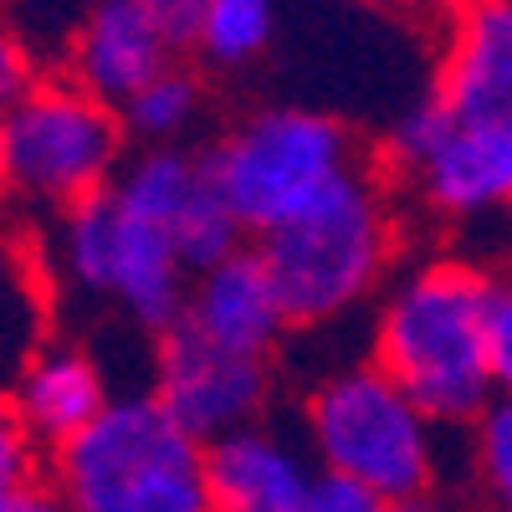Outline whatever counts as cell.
Segmentation results:
<instances>
[{
  "instance_id": "6da1fadb",
  "label": "cell",
  "mask_w": 512,
  "mask_h": 512,
  "mask_svg": "<svg viewBox=\"0 0 512 512\" xmlns=\"http://www.w3.org/2000/svg\"><path fill=\"white\" fill-rule=\"evenodd\" d=\"M492 292L497 262L466 246H420L364 313V359L451 436L472 431L502 395L492 364Z\"/></svg>"
},
{
  "instance_id": "7a4b0ae2",
  "label": "cell",
  "mask_w": 512,
  "mask_h": 512,
  "mask_svg": "<svg viewBox=\"0 0 512 512\" xmlns=\"http://www.w3.org/2000/svg\"><path fill=\"white\" fill-rule=\"evenodd\" d=\"M410 200L395 175L369 154L308 210L251 241L287 308L292 333H333L379 303L410 256Z\"/></svg>"
},
{
  "instance_id": "3957f363",
  "label": "cell",
  "mask_w": 512,
  "mask_h": 512,
  "mask_svg": "<svg viewBox=\"0 0 512 512\" xmlns=\"http://www.w3.org/2000/svg\"><path fill=\"white\" fill-rule=\"evenodd\" d=\"M292 425L323 472L349 477L384 502H415L456 492V446L379 364L338 359L318 369L297 395Z\"/></svg>"
},
{
  "instance_id": "277c9868",
  "label": "cell",
  "mask_w": 512,
  "mask_h": 512,
  "mask_svg": "<svg viewBox=\"0 0 512 512\" xmlns=\"http://www.w3.org/2000/svg\"><path fill=\"white\" fill-rule=\"evenodd\" d=\"M31 246L57 308L77 303L108 313L149 349L185 318L195 272L185 267L169 231L134 216L113 190L41 221Z\"/></svg>"
},
{
  "instance_id": "5b68a950",
  "label": "cell",
  "mask_w": 512,
  "mask_h": 512,
  "mask_svg": "<svg viewBox=\"0 0 512 512\" xmlns=\"http://www.w3.org/2000/svg\"><path fill=\"white\" fill-rule=\"evenodd\" d=\"M47 487L67 512H216L210 456L154 390H118L113 405L47 456Z\"/></svg>"
},
{
  "instance_id": "8992f818",
  "label": "cell",
  "mask_w": 512,
  "mask_h": 512,
  "mask_svg": "<svg viewBox=\"0 0 512 512\" xmlns=\"http://www.w3.org/2000/svg\"><path fill=\"white\" fill-rule=\"evenodd\" d=\"M200 149L251 241L308 210L374 154L338 113L308 103H256L221 123V134Z\"/></svg>"
},
{
  "instance_id": "52a82bcc",
  "label": "cell",
  "mask_w": 512,
  "mask_h": 512,
  "mask_svg": "<svg viewBox=\"0 0 512 512\" xmlns=\"http://www.w3.org/2000/svg\"><path fill=\"white\" fill-rule=\"evenodd\" d=\"M128 149L118 108L77 88L67 72H47L0 118V190L16 216L41 226L113 190Z\"/></svg>"
},
{
  "instance_id": "ba28073f",
  "label": "cell",
  "mask_w": 512,
  "mask_h": 512,
  "mask_svg": "<svg viewBox=\"0 0 512 512\" xmlns=\"http://www.w3.org/2000/svg\"><path fill=\"white\" fill-rule=\"evenodd\" d=\"M149 390L195 441L210 446L256 420H272L282 369L272 359L226 354L205 344L190 323H175L149 354Z\"/></svg>"
},
{
  "instance_id": "9c48e42d",
  "label": "cell",
  "mask_w": 512,
  "mask_h": 512,
  "mask_svg": "<svg viewBox=\"0 0 512 512\" xmlns=\"http://www.w3.org/2000/svg\"><path fill=\"white\" fill-rule=\"evenodd\" d=\"M431 98L456 128L512 139V0H466L451 16Z\"/></svg>"
},
{
  "instance_id": "30bf717a",
  "label": "cell",
  "mask_w": 512,
  "mask_h": 512,
  "mask_svg": "<svg viewBox=\"0 0 512 512\" xmlns=\"http://www.w3.org/2000/svg\"><path fill=\"white\" fill-rule=\"evenodd\" d=\"M216 512H313L323 466L292 420H256L205 446Z\"/></svg>"
},
{
  "instance_id": "8fae6325",
  "label": "cell",
  "mask_w": 512,
  "mask_h": 512,
  "mask_svg": "<svg viewBox=\"0 0 512 512\" xmlns=\"http://www.w3.org/2000/svg\"><path fill=\"white\" fill-rule=\"evenodd\" d=\"M113 395H118L113 369L82 333H52L6 390L21 425L47 456L88 431L113 405Z\"/></svg>"
},
{
  "instance_id": "7c38bea8",
  "label": "cell",
  "mask_w": 512,
  "mask_h": 512,
  "mask_svg": "<svg viewBox=\"0 0 512 512\" xmlns=\"http://www.w3.org/2000/svg\"><path fill=\"white\" fill-rule=\"evenodd\" d=\"M180 323H190L205 344H216L226 354L272 359V364L282 359L287 338H292L287 308H282L272 272L262 267L256 246L190 277V303H185Z\"/></svg>"
},
{
  "instance_id": "4fadbf2b",
  "label": "cell",
  "mask_w": 512,
  "mask_h": 512,
  "mask_svg": "<svg viewBox=\"0 0 512 512\" xmlns=\"http://www.w3.org/2000/svg\"><path fill=\"white\" fill-rule=\"evenodd\" d=\"M169 62L180 57L169 52V41L149 21L144 0H93L57 72H67L77 88H88L108 108H123Z\"/></svg>"
},
{
  "instance_id": "5bb4252c",
  "label": "cell",
  "mask_w": 512,
  "mask_h": 512,
  "mask_svg": "<svg viewBox=\"0 0 512 512\" xmlns=\"http://www.w3.org/2000/svg\"><path fill=\"white\" fill-rule=\"evenodd\" d=\"M52 287L41 272V256L31 241L0 231V395L16 384L31 354L52 338Z\"/></svg>"
},
{
  "instance_id": "9a60e30c",
  "label": "cell",
  "mask_w": 512,
  "mask_h": 512,
  "mask_svg": "<svg viewBox=\"0 0 512 512\" xmlns=\"http://www.w3.org/2000/svg\"><path fill=\"white\" fill-rule=\"evenodd\" d=\"M128 144L134 149H159V144H195V134L210 118V72L190 57L169 62L149 88H139L118 108Z\"/></svg>"
},
{
  "instance_id": "2e32d148",
  "label": "cell",
  "mask_w": 512,
  "mask_h": 512,
  "mask_svg": "<svg viewBox=\"0 0 512 512\" xmlns=\"http://www.w3.org/2000/svg\"><path fill=\"white\" fill-rule=\"evenodd\" d=\"M205 149L200 144H159V149H128L113 195L134 210V216L154 221L159 231L175 226V216L190 205V195L205 185Z\"/></svg>"
},
{
  "instance_id": "e0dca14e",
  "label": "cell",
  "mask_w": 512,
  "mask_h": 512,
  "mask_svg": "<svg viewBox=\"0 0 512 512\" xmlns=\"http://www.w3.org/2000/svg\"><path fill=\"white\" fill-rule=\"evenodd\" d=\"M456 497L466 512H512V390H502L456 446Z\"/></svg>"
},
{
  "instance_id": "ac0fdd59",
  "label": "cell",
  "mask_w": 512,
  "mask_h": 512,
  "mask_svg": "<svg viewBox=\"0 0 512 512\" xmlns=\"http://www.w3.org/2000/svg\"><path fill=\"white\" fill-rule=\"evenodd\" d=\"M277 0H210L195 57L210 77H241L272 52Z\"/></svg>"
},
{
  "instance_id": "d6986e66",
  "label": "cell",
  "mask_w": 512,
  "mask_h": 512,
  "mask_svg": "<svg viewBox=\"0 0 512 512\" xmlns=\"http://www.w3.org/2000/svg\"><path fill=\"white\" fill-rule=\"evenodd\" d=\"M88 6L93 0H11L6 21L31 41V52L57 72L67 47H72V36H77V26H82V16H88Z\"/></svg>"
},
{
  "instance_id": "ffe728a7",
  "label": "cell",
  "mask_w": 512,
  "mask_h": 512,
  "mask_svg": "<svg viewBox=\"0 0 512 512\" xmlns=\"http://www.w3.org/2000/svg\"><path fill=\"white\" fill-rule=\"evenodd\" d=\"M47 477V451L31 441L16 405L0 395V497H16Z\"/></svg>"
},
{
  "instance_id": "44dd1931",
  "label": "cell",
  "mask_w": 512,
  "mask_h": 512,
  "mask_svg": "<svg viewBox=\"0 0 512 512\" xmlns=\"http://www.w3.org/2000/svg\"><path fill=\"white\" fill-rule=\"evenodd\" d=\"M47 72H52V67L31 52V41H26L6 16H0V118H6Z\"/></svg>"
},
{
  "instance_id": "7402d4cb",
  "label": "cell",
  "mask_w": 512,
  "mask_h": 512,
  "mask_svg": "<svg viewBox=\"0 0 512 512\" xmlns=\"http://www.w3.org/2000/svg\"><path fill=\"white\" fill-rule=\"evenodd\" d=\"M205 6L210 0H144L149 21L159 26V36L169 41L175 57H195V41H200V26H205Z\"/></svg>"
},
{
  "instance_id": "603a6c76",
  "label": "cell",
  "mask_w": 512,
  "mask_h": 512,
  "mask_svg": "<svg viewBox=\"0 0 512 512\" xmlns=\"http://www.w3.org/2000/svg\"><path fill=\"white\" fill-rule=\"evenodd\" d=\"M492 364L497 384L512 390V256L497 262V292H492Z\"/></svg>"
},
{
  "instance_id": "cb8c5ba5",
  "label": "cell",
  "mask_w": 512,
  "mask_h": 512,
  "mask_svg": "<svg viewBox=\"0 0 512 512\" xmlns=\"http://www.w3.org/2000/svg\"><path fill=\"white\" fill-rule=\"evenodd\" d=\"M374 16H390V21H405V26H425V31H446L451 16L466 6V0H359Z\"/></svg>"
},
{
  "instance_id": "d4e9b609",
  "label": "cell",
  "mask_w": 512,
  "mask_h": 512,
  "mask_svg": "<svg viewBox=\"0 0 512 512\" xmlns=\"http://www.w3.org/2000/svg\"><path fill=\"white\" fill-rule=\"evenodd\" d=\"M313 512H395V502H384L379 492H369V487H359L349 477L323 472L318 497H313Z\"/></svg>"
},
{
  "instance_id": "484cf974",
  "label": "cell",
  "mask_w": 512,
  "mask_h": 512,
  "mask_svg": "<svg viewBox=\"0 0 512 512\" xmlns=\"http://www.w3.org/2000/svg\"><path fill=\"white\" fill-rule=\"evenodd\" d=\"M0 512H67V502H62L47 482H36V487H26V492H16V497L0 502Z\"/></svg>"
},
{
  "instance_id": "4316f807",
  "label": "cell",
  "mask_w": 512,
  "mask_h": 512,
  "mask_svg": "<svg viewBox=\"0 0 512 512\" xmlns=\"http://www.w3.org/2000/svg\"><path fill=\"white\" fill-rule=\"evenodd\" d=\"M6 11H11V0H0V16H6Z\"/></svg>"
},
{
  "instance_id": "83f0119b",
  "label": "cell",
  "mask_w": 512,
  "mask_h": 512,
  "mask_svg": "<svg viewBox=\"0 0 512 512\" xmlns=\"http://www.w3.org/2000/svg\"><path fill=\"white\" fill-rule=\"evenodd\" d=\"M0 210H6V190H0Z\"/></svg>"
},
{
  "instance_id": "f1b7e54d",
  "label": "cell",
  "mask_w": 512,
  "mask_h": 512,
  "mask_svg": "<svg viewBox=\"0 0 512 512\" xmlns=\"http://www.w3.org/2000/svg\"><path fill=\"white\" fill-rule=\"evenodd\" d=\"M0 502H6V497H0Z\"/></svg>"
},
{
  "instance_id": "f546056e",
  "label": "cell",
  "mask_w": 512,
  "mask_h": 512,
  "mask_svg": "<svg viewBox=\"0 0 512 512\" xmlns=\"http://www.w3.org/2000/svg\"><path fill=\"white\" fill-rule=\"evenodd\" d=\"M461 512H466V507H461Z\"/></svg>"
}]
</instances>
